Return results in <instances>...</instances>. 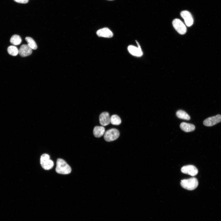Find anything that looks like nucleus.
I'll return each mask as SVG.
<instances>
[{
    "mask_svg": "<svg viewBox=\"0 0 221 221\" xmlns=\"http://www.w3.org/2000/svg\"><path fill=\"white\" fill-rule=\"evenodd\" d=\"M181 171L183 173L192 176H196L198 173L197 169L195 166L192 165H188L183 166L181 169Z\"/></svg>",
    "mask_w": 221,
    "mask_h": 221,
    "instance_id": "nucleus-7",
    "label": "nucleus"
},
{
    "mask_svg": "<svg viewBox=\"0 0 221 221\" xmlns=\"http://www.w3.org/2000/svg\"><path fill=\"white\" fill-rule=\"evenodd\" d=\"M176 115L179 118L188 120L190 119L189 115L185 111L179 110L176 112Z\"/></svg>",
    "mask_w": 221,
    "mask_h": 221,
    "instance_id": "nucleus-15",
    "label": "nucleus"
},
{
    "mask_svg": "<svg viewBox=\"0 0 221 221\" xmlns=\"http://www.w3.org/2000/svg\"><path fill=\"white\" fill-rule=\"evenodd\" d=\"M221 122V115L217 114L208 118L204 120L203 124L207 126H213Z\"/></svg>",
    "mask_w": 221,
    "mask_h": 221,
    "instance_id": "nucleus-6",
    "label": "nucleus"
},
{
    "mask_svg": "<svg viewBox=\"0 0 221 221\" xmlns=\"http://www.w3.org/2000/svg\"><path fill=\"white\" fill-rule=\"evenodd\" d=\"M105 132V129L103 126H96L93 130V133L94 136L96 138H100L102 136Z\"/></svg>",
    "mask_w": 221,
    "mask_h": 221,
    "instance_id": "nucleus-14",
    "label": "nucleus"
},
{
    "mask_svg": "<svg viewBox=\"0 0 221 221\" xmlns=\"http://www.w3.org/2000/svg\"><path fill=\"white\" fill-rule=\"evenodd\" d=\"M96 34L99 37L106 38H110L113 36L112 32L106 27L98 30L96 32Z\"/></svg>",
    "mask_w": 221,
    "mask_h": 221,
    "instance_id": "nucleus-12",
    "label": "nucleus"
},
{
    "mask_svg": "<svg viewBox=\"0 0 221 221\" xmlns=\"http://www.w3.org/2000/svg\"><path fill=\"white\" fill-rule=\"evenodd\" d=\"M119 135L120 133L118 130L111 128L105 133L104 138L106 141L111 142L117 139L119 137Z\"/></svg>",
    "mask_w": 221,
    "mask_h": 221,
    "instance_id": "nucleus-4",
    "label": "nucleus"
},
{
    "mask_svg": "<svg viewBox=\"0 0 221 221\" xmlns=\"http://www.w3.org/2000/svg\"><path fill=\"white\" fill-rule=\"evenodd\" d=\"M25 40L28 45L32 49H36L37 48L36 43L33 39L30 37H26Z\"/></svg>",
    "mask_w": 221,
    "mask_h": 221,
    "instance_id": "nucleus-18",
    "label": "nucleus"
},
{
    "mask_svg": "<svg viewBox=\"0 0 221 221\" xmlns=\"http://www.w3.org/2000/svg\"><path fill=\"white\" fill-rule=\"evenodd\" d=\"M32 52V49L27 44H24L20 47L18 53L21 56L25 57L30 55Z\"/></svg>",
    "mask_w": 221,
    "mask_h": 221,
    "instance_id": "nucleus-11",
    "label": "nucleus"
},
{
    "mask_svg": "<svg viewBox=\"0 0 221 221\" xmlns=\"http://www.w3.org/2000/svg\"><path fill=\"white\" fill-rule=\"evenodd\" d=\"M70 166L63 159L58 158L56 161V171L58 173L62 174H69L71 172Z\"/></svg>",
    "mask_w": 221,
    "mask_h": 221,
    "instance_id": "nucleus-1",
    "label": "nucleus"
},
{
    "mask_svg": "<svg viewBox=\"0 0 221 221\" xmlns=\"http://www.w3.org/2000/svg\"><path fill=\"white\" fill-rule=\"evenodd\" d=\"M181 186L184 188L192 190L196 189L198 186V182L195 177L181 180L180 182Z\"/></svg>",
    "mask_w": 221,
    "mask_h": 221,
    "instance_id": "nucleus-2",
    "label": "nucleus"
},
{
    "mask_svg": "<svg viewBox=\"0 0 221 221\" xmlns=\"http://www.w3.org/2000/svg\"><path fill=\"white\" fill-rule=\"evenodd\" d=\"M7 51L9 54L13 56H16L18 53L19 50L16 47L11 45L8 48Z\"/></svg>",
    "mask_w": 221,
    "mask_h": 221,
    "instance_id": "nucleus-19",
    "label": "nucleus"
},
{
    "mask_svg": "<svg viewBox=\"0 0 221 221\" xmlns=\"http://www.w3.org/2000/svg\"><path fill=\"white\" fill-rule=\"evenodd\" d=\"M40 164L43 169L48 170L51 169L54 165L53 161L50 159L49 155L45 153L40 158Z\"/></svg>",
    "mask_w": 221,
    "mask_h": 221,
    "instance_id": "nucleus-3",
    "label": "nucleus"
},
{
    "mask_svg": "<svg viewBox=\"0 0 221 221\" xmlns=\"http://www.w3.org/2000/svg\"><path fill=\"white\" fill-rule=\"evenodd\" d=\"M172 24L174 29L179 34H184L186 32V26L180 19H174L173 21Z\"/></svg>",
    "mask_w": 221,
    "mask_h": 221,
    "instance_id": "nucleus-5",
    "label": "nucleus"
},
{
    "mask_svg": "<svg viewBox=\"0 0 221 221\" xmlns=\"http://www.w3.org/2000/svg\"><path fill=\"white\" fill-rule=\"evenodd\" d=\"M138 47H136L132 45L128 46V49L129 52L134 56L139 57L142 56L143 52L141 48L139 43L136 41Z\"/></svg>",
    "mask_w": 221,
    "mask_h": 221,
    "instance_id": "nucleus-9",
    "label": "nucleus"
},
{
    "mask_svg": "<svg viewBox=\"0 0 221 221\" xmlns=\"http://www.w3.org/2000/svg\"><path fill=\"white\" fill-rule=\"evenodd\" d=\"M16 2L21 3H23V4H25L27 3L29 0H14Z\"/></svg>",
    "mask_w": 221,
    "mask_h": 221,
    "instance_id": "nucleus-20",
    "label": "nucleus"
},
{
    "mask_svg": "<svg viewBox=\"0 0 221 221\" xmlns=\"http://www.w3.org/2000/svg\"><path fill=\"white\" fill-rule=\"evenodd\" d=\"M180 15L184 20L187 26L189 27L192 25L194 21L193 19L190 12L187 10H184L180 12Z\"/></svg>",
    "mask_w": 221,
    "mask_h": 221,
    "instance_id": "nucleus-8",
    "label": "nucleus"
},
{
    "mask_svg": "<svg viewBox=\"0 0 221 221\" xmlns=\"http://www.w3.org/2000/svg\"><path fill=\"white\" fill-rule=\"evenodd\" d=\"M121 122L120 117L116 114L112 115L110 117V123L113 125H118Z\"/></svg>",
    "mask_w": 221,
    "mask_h": 221,
    "instance_id": "nucleus-16",
    "label": "nucleus"
},
{
    "mask_svg": "<svg viewBox=\"0 0 221 221\" xmlns=\"http://www.w3.org/2000/svg\"><path fill=\"white\" fill-rule=\"evenodd\" d=\"M21 39L20 37L17 35H14L12 36L10 39V43L14 45H18L21 42Z\"/></svg>",
    "mask_w": 221,
    "mask_h": 221,
    "instance_id": "nucleus-17",
    "label": "nucleus"
},
{
    "mask_svg": "<svg viewBox=\"0 0 221 221\" xmlns=\"http://www.w3.org/2000/svg\"><path fill=\"white\" fill-rule=\"evenodd\" d=\"M180 127L182 130L186 132L192 131L195 129V126L194 125L185 122H182Z\"/></svg>",
    "mask_w": 221,
    "mask_h": 221,
    "instance_id": "nucleus-13",
    "label": "nucleus"
},
{
    "mask_svg": "<svg viewBox=\"0 0 221 221\" xmlns=\"http://www.w3.org/2000/svg\"></svg>",
    "mask_w": 221,
    "mask_h": 221,
    "instance_id": "nucleus-21",
    "label": "nucleus"
},
{
    "mask_svg": "<svg viewBox=\"0 0 221 221\" xmlns=\"http://www.w3.org/2000/svg\"><path fill=\"white\" fill-rule=\"evenodd\" d=\"M100 124L103 126L109 125L110 123V117L109 113L107 112L101 113L99 116Z\"/></svg>",
    "mask_w": 221,
    "mask_h": 221,
    "instance_id": "nucleus-10",
    "label": "nucleus"
}]
</instances>
